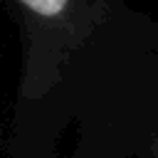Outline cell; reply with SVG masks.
Wrapping results in <instances>:
<instances>
[{
	"mask_svg": "<svg viewBox=\"0 0 158 158\" xmlns=\"http://www.w3.org/2000/svg\"><path fill=\"white\" fill-rule=\"evenodd\" d=\"M148 158H158V131H153L148 138Z\"/></svg>",
	"mask_w": 158,
	"mask_h": 158,
	"instance_id": "obj_1",
	"label": "cell"
}]
</instances>
